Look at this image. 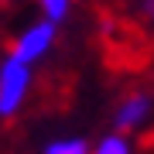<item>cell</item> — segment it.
<instances>
[{
	"instance_id": "obj_7",
	"label": "cell",
	"mask_w": 154,
	"mask_h": 154,
	"mask_svg": "<svg viewBox=\"0 0 154 154\" xmlns=\"http://www.w3.org/2000/svg\"><path fill=\"white\" fill-rule=\"evenodd\" d=\"M140 11L147 14V17H154V4H140Z\"/></svg>"
},
{
	"instance_id": "obj_4",
	"label": "cell",
	"mask_w": 154,
	"mask_h": 154,
	"mask_svg": "<svg viewBox=\"0 0 154 154\" xmlns=\"http://www.w3.org/2000/svg\"><path fill=\"white\" fill-rule=\"evenodd\" d=\"M89 154H134V151H130V140H127L123 134H106Z\"/></svg>"
},
{
	"instance_id": "obj_3",
	"label": "cell",
	"mask_w": 154,
	"mask_h": 154,
	"mask_svg": "<svg viewBox=\"0 0 154 154\" xmlns=\"http://www.w3.org/2000/svg\"><path fill=\"white\" fill-rule=\"evenodd\" d=\"M147 113H151V96H147V93H130V96H127L120 106H116V113H113L116 134L140 127L144 120H147Z\"/></svg>"
},
{
	"instance_id": "obj_1",
	"label": "cell",
	"mask_w": 154,
	"mask_h": 154,
	"mask_svg": "<svg viewBox=\"0 0 154 154\" xmlns=\"http://www.w3.org/2000/svg\"><path fill=\"white\" fill-rule=\"evenodd\" d=\"M55 31H58L55 24H48V21H34L31 28H24V31L11 41L7 58L17 62V65H24V69H31L41 55H48V51H51V45H55Z\"/></svg>"
},
{
	"instance_id": "obj_2",
	"label": "cell",
	"mask_w": 154,
	"mask_h": 154,
	"mask_svg": "<svg viewBox=\"0 0 154 154\" xmlns=\"http://www.w3.org/2000/svg\"><path fill=\"white\" fill-rule=\"evenodd\" d=\"M31 93V69L4 58L0 62V116H14Z\"/></svg>"
},
{
	"instance_id": "obj_5",
	"label": "cell",
	"mask_w": 154,
	"mask_h": 154,
	"mask_svg": "<svg viewBox=\"0 0 154 154\" xmlns=\"http://www.w3.org/2000/svg\"><path fill=\"white\" fill-rule=\"evenodd\" d=\"M45 154H89V144L82 137H58L45 147Z\"/></svg>"
},
{
	"instance_id": "obj_6",
	"label": "cell",
	"mask_w": 154,
	"mask_h": 154,
	"mask_svg": "<svg viewBox=\"0 0 154 154\" xmlns=\"http://www.w3.org/2000/svg\"><path fill=\"white\" fill-rule=\"evenodd\" d=\"M69 11H72L69 0H45V4H41V21H48V24L58 28V24L69 17Z\"/></svg>"
}]
</instances>
